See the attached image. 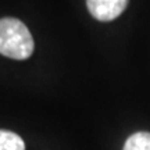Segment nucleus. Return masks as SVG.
I'll use <instances>...</instances> for the list:
<instances>
[{
  "label": "nucleus",
  "mask_w": 150,
  "mask_h": 150,
  "mask_svg": "<svg viewBox=\"0 0 150 150\" xmlns=\"http://www.w3.org/2000/svg\"><path fill=\"white\" fill-rule=\"evenodd\" d=\"M33 38L22 21L11 17L0 20V54L13 60H27L33 53Z\"/></svg>",
  "instance_id": "f257e3e1"
},
{
  "label": "nucleus",
  "mask_w": 150,
  "mask_h": 150,
  "mask_svg": "<svg viewBox=\"0 0 150 150\" xmlns=\"http://www.w3.org/2000/svg\"><path fill=\"white\" fill-rule=\"evenodd\" d=\"M129 0H86L88 10L100 22H110L122 14Z\"/></svg>",
  "instance_id": "f03ea898"
},
{
  "label": "nucleus",
  "mask_w": 150,
  "mask_h": 150,
  "mask_svg": "<svg viewBox=\"0 0 150 150\" xmlns=\"http://www.w3.org/2000/svg\"><path fill=\"white\" fill-rule=\"evenodd\" d=\"M0 150H25V143L17 134L0 129Z\"/></svg>",
  "instance_id": "7ed1b4c3"
},
{
  "label": "nucleus",
  "mask_w": 150,
  "mask_h": 150,
  "mask_svg": "<svg viewBox=\"0 0 150 150\" xmlns=\"http://www.w3.org/2000/svg\"><path fill=\"white\" fill-rule=\"evenodd\" d=\"M122 150H150V134L136 132L125 140Z\"/></svg>",
  "instance_id": "20e7f679"
}]
</instances>
